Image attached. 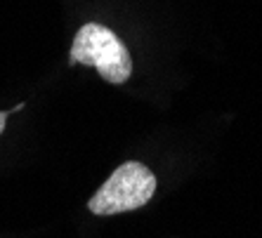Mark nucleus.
I'll list each match as a JSON object with an SVG mask.
<instances>
[{
	"instance_id": "1",
	"label": "nucleus",
	"mask_w": 262,
	"mask_h": 238,
	"mask_svg": "<svg viewBox=\"0 0 262 238\" xmlns=\"http://www.w3.org/2000/svg\"><path fill=\"white\" fill-rule=\"evenodd\" d=\"M69 61L95 66L99 76L111 85H123L133 76V59L128 47L109 26L95 24V21L80 26L73 38Z\"/></svg>"
},
{
	"instance_id": "2",
	"label": "nucleus",
	"mask_w": 262,
	"mask_h": 238,
	"mask_svg": "<svg viewBox=\"0 0 262 238\" xmlns=\"http://www.w3.org/2000/svg\"><path fill=\"white\" fill-rule=\"evenodd\" d=\"M156 194V177L144 163L128 160L118 165L109 175V179L95 191L88 210L97 217H111V215L133 212L142 208Z\"/></svg>"
},
{
	"instance_id": "3",
	"label": "nucleus",
	"mask_w": 262,
	"mask_h": 238,
	"mask_svg": "<svg viewBox=\"0 0 262 238\" xmlns=\"http://www.w3.org/2000/svg\"><path fill=\"white\" fill-rule=\"evenodd\" d=\"M7 116H10V111H0V134H3V130L7 125Z\"/></svg>"
}]
</instances>
